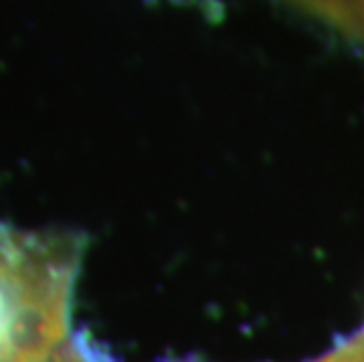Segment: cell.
<instances>
[{
    "label": "cell",
    "instance_id": "6da1fadb",
    "mask_svg": "<svg viewBox=\"0 0 364 362\" xmlns=\"http://www.w3.org/2000/svg\"><path fill=\"white\" fill-rule=\"evenodd\" d=\"M73 252L0 230V362H43L66 329Z\"/></svg>",
    "mask_w": 364,
    "mask_h": 362
},
{
    "label": "cell",
    "instance_id": "7a4b0ae2",
    "mask_svg": "<svg viewBox=\"0 0 364 362\" xmlns=\"http://www.w3.org/2000/svg\"><path fill=\"white\" fill-rule=\"evenodd\" d=\"M322 362H364V336L355 341L341 346L331 356H327Z\"/></svg>",
    "mask_w": 364,
    "mask_h": 362
}]
</instances>
